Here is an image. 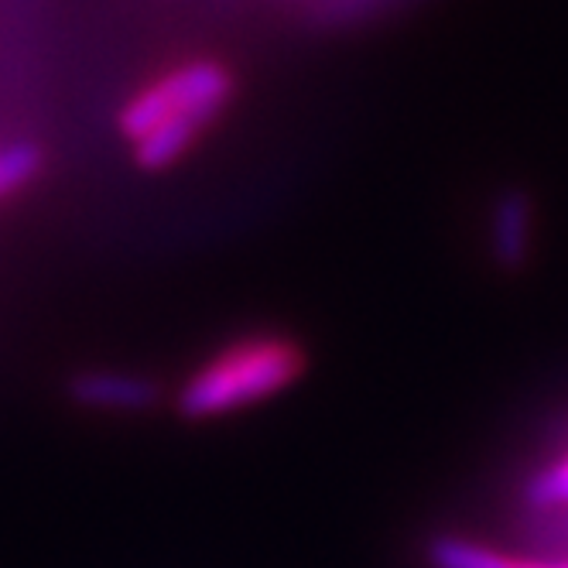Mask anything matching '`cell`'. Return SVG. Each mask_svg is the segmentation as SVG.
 Returning a JSON list of instances; mask_svg holds the SVG:
<instances>
[{"instance_id": "cell-1", "label": "cell", "mask_w": 568, "mask_h": 568, "mask_svg": "<svg viewBox=\"0 0 568 568\" xmlns=\"http://www.w3.org/2000/svg\"><path fill=\"white\" fill-rule=\"evenodd\" d=\"M233 100V75L216 59H195L158 75L120 110V131L144 172H161L216 124Z\"/></svg>"}, {"instance_id": "cell-2", "label": "cell", "mask_w": 568, "mask_h": 568, "mask_svg": "<svg viewBox=\"0 0 568 568\" xmlns=\"http://www.w3.org/2000/svg\"><path fill=\"white\" fill-rule=\"evenodd\" d=\"M305 371V353L284 336L240 339L206 359L182 384L179 412L192 422L220 418L240 408H251L284 387H292Z\"/></svg>"}, {"instance_id": "cell-3", "label": "cell", "mask_w": 568, "mask_h": 568, "mask_svg": "<svg viewBox=\"0 0 568 568\" xmlns=\"http://www.w3.org/2000/svg\"><path fill=\"white\" fill-rule=\"evenodd\" d=\"M72 397L93 412H144L158 400V387L141 374L87 371L72 381Z\"/></svg>"}, {"instance_id": "cell-4", "label": "cell", "mask_w": 568, "mask_h": 568, "mask_svg": "<svg viewBox=\"0 0 568 568\" xmlns=\"http://www.w3.org/2000/svg\"><path fill=\"white\" fill-rule=\"evenodd\" d=\"M428 558L435 568H520L524 565L520 558H510L504 551H494L466 538H435Z\"/></svg>"}, {"instance_id": "cell-5", "label": "cell", "mask_w": 568, "mask_h": 568, "mask_svg": "<svg viewBox=\"0 0 568 568\" xmlns=\"http://www.w3.org/2000/svg\"><path fill=\"white\" fill-rule=\"evenodd\" d=\"M42 161H45V154L38 144L0 148V202L14 192H21L28 182H34L38 172H42Z\"/></svg>"}, {"instance_id": "cell-6", "label": "cell", "mask_w": 568, "mask_h": 568, "mask_svg": "<svg viewBox=\"0 0 568 568\" xmlns=\"http://www.w3.org/2000/svg\"><path fill=\"white\" fill-rule=\"evenodd\" d=\"M527 240V206L524 199H507L497 213V254L504 261H520Z\"/></svg>"}, {"instance_id": "cell-7", "label": "cell", "mask_w": 568, "mask_h": 568, "mask_svg": "<svg viewBox=\"0 0 568 568\" xmlns=\"http://www.w3.org/2000/svg\"><path fill=\"white\" fill-rule=\"evenodd\" d=\"M527 500L535 507H568V453H561L531 479Z\"/></svg>"}, {"instance_id": "cell-8", "label": "cell", "mask_w": 568, "mask_h": 568, "mask_svg": "<svg viewBox=\"0 0 568 568\" xmlns=\"http://www.w3.org/2000/svg\"><path fill=\"white\" fill-rule=\"evenodd\" d=\"M520 568H568V561H558V565H535V561H524Z\"/></svg>"}]
</instances>
